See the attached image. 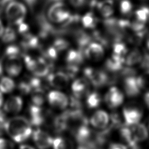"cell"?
<instances>
[{"label":"cell","mask_w":149,"mask_h":149,"mask_svg":"<svg viewBox=\"0 0 149 149\" xmlns=\"http://www.w3.org/2000/svg\"><path fill=\"white\" fill-rule=\"evenodd\" d=\"M4 29H5V27L3 26V24L2 21L0 19V38L1 37V36H2V35L3 33Z\"/></svg>","instance_id":"60d3db41"},{"label":"cell","mask_w":149,"mask_h":149,"mask_svg":"<svg viewBox=\"0 0 149 149\" xmlns=\"http://www.w3.org/2000/svg\"><path fill=\"white\" fill-rule=\"evenodd\" d=\"M129 126L130 127L133 139L137 143L145 141L148 137V130L144 124L139 122Z\"/></svg>","instance_id":"d6986e66"},{"label":"cell","mask_w":149,"mask_h":149,"mask_svg":"<svg viewBox=\"0 0 149 149\" xmlns=\"http://www.w3.org/2000/svg\"><path fill=\"white\" fill-rule=\"evenodd\" d=\"M143 112L141 107L136 102L126 104L122 109V116L125 125L132 126L140 122Z\"/></svg>","instance_id":"8992f818"},{"label":"cell","mask_w":149,"mask_h":149,"mask_svg":"<svg viewBox=\"0 0 149 149\" xmlns=\"http://www.w3.org/2000/svg\"><path fill=\"white\" fill-rule=\"evenodd\" d=\"M24 61L27 69L36 77H42L49 73L50 66L44 58L26 55Z\"/></svg>","instance_id":"5b68a950"},{"label":"cell","mask_w":149,"mask_h":149,"mask_svg":"<svg viewBox=\"0 0 149 149\" xmlns=\"http://www.w3.org/2000/svg\"><path fill=\"white\" fill-rule=\"evenodd\" d=\"M4 130L15 142L18 143L26 141L32 133L30 121L20 116L7 119L5 123Z\"/></svg>","instance_id":"6da1fadb"},{"label":"cell","mask_w":149,"mask_h":149,"mask_svg":"<svg viewBox=\"0 0 149 149\" xmlns=\"http://www.w3.org/2000/svg\"><path fill=\"white\" fill-rule=\"evenodd\" d=\"M23 68L22 59L19 56H8L4 64V69L8 74L11 77L19 76Z\"/></svg>","instance_id":"9a60e30c"},{"label":"cell","mask_w":149,"mask_h":149,"mask_svg":"<svg viewBox=\"0 0 149 149\" xmlns=\"http://www.w3.org/2000/svg\"><path fill=\"white\" fill-rule=\"evenodd\" d=\"M80 23L84 28L95 29L99 23V19L93 12H88L80 17Z\"/></svg>","instance_id":"603a6c76"},{"label":"cell","mask_w":149,"mask_h":149,"mask_svg":"<svg viewBox=\"0 0 149 149\" xmlns=\"http://www.w3.org/2000/svg\"><path fill=\"white\" fill-rule=\"evenodd\" d=\"M0 3H1V0H0Z\"/></svg>","instance_id":"f6af8a7d"},{"label":"cell","mask_w":149,"mask_h":149,"mask_svg":"<svg viewBox=\"0 0 149 149\" xmlns=\"http://www.w3.org/2000/svg\"><path fill=\"white\" fill-rule=\"evenodd\" d=\"M68 1L73 7L77 9H81L90 2L88 0H68Z\"/></svg>","instance_id":"e575fe53"},{"label":"cell","mask_w":149,"mask_h":149,"mask_svg":"<svg viewBox=\"0 0 149 149\" xmlns=\"http://www.w3.org/2000/svg\"><path fill=\"white\" fill-rule=\"evenodd\" d=\"M52 45L58 52H59L66 49L68 47L69 42L63 38H59L54 41Z\"/></svg>","instance_id":"1f68e13d"},{"label":"cell","mask_w":149,"mask_h":149,"mask_svg":"<svg viewBox=\"0 0 149 149\" xmlns=\"http://www.w3.org/2000/svg\"><path fill=\"white\" fill-rule=\"evenodd\" d=\"M112 52L111 57L125 65V57L128 52V48L123 41H118L112 45Z\"/></svg>","instance_id":"ffe728a7"},{"label":"cell","mask_w":149,"mask_h":149,"mask_svg":"<svg viewBox=\"0 0 149 149\" xmlns=\"http://www.w3.org/2000/svg\"><path fill=\"white\" fill-rule=\"evenodd\" d=\"M89 4L93 8H95L98 13L104 19L112 17L113 14L115 9L113 0H93Z\"/></svg>","instance_id":"8fae6325"},{"label":"cell","mask_w":149,"mask_h":149,"mask_svg":"<svg viewBox=\"0 0 149 149\" xmlns=\"http://www.w3.org/2000/svg\"><path fill=\"white\" fill-rule=\"evenodd\" d=\"M68 6L62 1L54 2L47 10V19L54 24L65 23L71 16Z\"/></svg>","instance_id":"3957f363"},{"label":"cell","mask_w":149,"mask_h":149,"mask_svg":"<svg viewBox=\"0 0 149 149\" xmlns=\"http://www.w3.org/2000/svg\"><path fill=\"white\" fill-rule=\"evenodd\" d=\"M143 55L142 52L139 48L135 47L128 51L125 59V65L129 67L140 65Z\"/></svg>","instance_id":"7402d4cb"},{"label":"cell","mask_w":149,"mask_h":149,"mask_svg":"<svg viewBox=\"0 0 149 149\" xmlns=\"http://www.w3.org/2000/svg\"><path fill=\"white\" fill-rule=\"evenodd\" d=\"M70 77L64 72H56L48 74L47 81L49 84L56 89L66 87L69 83Z\"/></svg>","instance_id":"2e32d148"},{"label":"cell","mask_w":149,"mask_h":149,"mask_svg":"<svg viewBox=\"0 0 149 149\" xmlns=\"http://www.w3.org/2000/svg\"><path fill=\"white\" fill-rule=\"evenodd\" d=\"M58 51L54 47L53 45L48 47L44 51V54L45 56L51 60H54L57 58Z\"/></svg>","instance_id":"d6a6232c"},{"label":"cell","mask_w":149,"mask_h":149,"mask_svg":"<svg viewBox=\"0 0 149 149\" xmlns=\"http://www.w3.org/2000/svg\"><path fill=\"white\" fill-rule=\"evenodd\" d=\"M30 122L31 125L39 126L45 121V114L41 106L31 104L29 108Z\"/></svg>","instance_id":"44dd1931"},{"label":"cell","mask_w":149,"mask_h":149,"mask_svg":"<svg viewBox=\"0 0 149 149\" xmlns=\"http://www.w3.org/2000/svg\"><path fill=\"white\" fill-rule=\"evenodd\" d=\"M146 46H147L148 51H149V33L147 36V40H146Z\"/></svg>","instance_id":"ee69618b"},{"label":"cell","mask_w":149,"mask_h":149,"mask_svg":"<svg viewBox=\"0 0 149 149\" xmlns=\"http://www.w3.org/2000/svg\"><path fill=\"white\" fill-rule=\"evenodd\" d=\"M33 140L38 149H48L52 146L53 138L47 132L38 129L33 133Z\"/></svg>","instance_id":"5bb4252c"},{"label":"cell","mask_w":149,"mask_h":149,"mask_svg":"<svg viewBox=\"0 0 149 149\" xmlns=\"http://www.w3.org/2000/svg\"><path fill=\"white\" fill-rule=\"evenodd\" d=\"M0 149H14V146L10 141L0 138Z\"/></svg>","instance_id":"d590c367"},{"label":"cell","mask_w":149,"mask_h":149,"mask_svg":"<svg viewBox=\"0 0 149 149\" xmlns=\"http://www.w3.org/2000/svg\"><path fill=\"white\" fill-rule=\"evenodd\" d=\"M3 104V97L2 95V93L0 91V108Z\"/></svg>","instance_id":"b9f144b4"},{"label":"cell","mask_w":149,"mask_h":149,"mask_svg":"<svg viewBox=\"0 0 149 149\" xmlns=\"http://www.w3.org/2000/svg\"><path fill=\"white\" fill-rule=\"evenodd\" d=\"M132 20L146 25L149 22V8L145 6L139 8L133 12Z\"/></svg>","instance_id":"cb8c5ba5"},{"label":"cell","mask_w":149,"mask_h":149,"mask_svg":"<svg viewBox=\"0 0 149 149\" xmlns=\"http://www.w3.org/2000/svg\"><path fill=\"white\" fill-rule=\"evenodd\" d=\"M104 100L109 108L115 109L123 104L124 94L117 87L112 86L106 93Z\"/></svg>","instance_id":"52a82bcc"},{"label":"cell","mask_w":149,"mask_h":149,"mask_svg":"<svg viewBox=\"0 0 149 149\" xmlns=\"http://www.w3.org/2000/svg\"><path fill=\"white\" fill-rule=\"evenodd\" d=\"M86 59L94 62L101 61L105 55L104 47L98 42L91 41L83 49Z\"/></svg>","instance_id":"ba28073f"},{"label":"cell","mask_w":149,"mask_h":149,"mask_svg":"<svg viewBox=\"0 0 149 149\" xmlns=\"http://www.w3.org/2000/svg\"><path fill=\"white\" fill-rule=\"evenodd\" d=\"M52 146L53 149H74L73 141L64 137H56L53 139Z\"/></svg>","instance_id":"d4e9b609"},{"label":"cell","mask_w":149,"mask_h":149,"mask_svg":"<svg viewBox=\"0 0 149 149\" xmlns=\"http://www.w3.org/2000/svg\"><path fill=\"white\" fill-rule=\"evenodd\" d=\"M16 84L12 79L9 77L0 78V91L2 93H10L15 88Z\"/></svg>","instance_id":"4316f807"},{"label":"cell","mask_w":149,"mask_h":149,"mask_svg":"<svg viewBox=\"0 0 149 149\" xmlns=\"http://www.w3.org/2000/svg\"><path fill=\"white\" fill-rule=\"evenodd\" d=\"M20 49L16 45H9L5 50V55L6 57L13 56H19Z\"/></svg>","instance_id":"836d02e7"},{"label":"cell","mask_w":149,"mask_h":149,"mask_svg":"<svg viewBox=\"0 0 149 149\" xmlns=\"http://www.w3.org/2000/svg\"><path fill=\"white\" fill-rule=\"evenodd\" d=\"M45 101L44 95L42 91H36L33 92L31 96L32 104L37 106H41Z\"/></svg>","instance_id":"4dcf8cb0"},{"label":"cell","mask_w":149,"mask_h":149,"mask_svg":"<svg viewBox=\"0 0 149 149\" xmlns=\"http://www.w3.org/2000/svg\"><path fill=\"white\" fill-rule=\"evenodd\" d=\"M86 98V102L87 107L90 109L98 108L102 102V96L97 91H90Z\"/></svg>","instance_id":"484cf974"},{"label":"cell","mask_w":149,"mask_h":149,"mask_svg":"<svg viewBox=\"0 0 149 149\" xmlns=\"http://www.w3.org/2000/svg\"><path fill=\"white\" fill-rule=\"evenodd\" d=\"M23 107V100L17 95L9 97L3 104L5 112L10 114H16L20 112Z\"/></svg>","instance_id":"e0dca14e"},{"label":"cell","mask_w":149,"mask_h":149,"mask_svg":"<svg viewBox=\"0 0 149 149\" xmlns=\"http://www.w3.org/2000/svg\"><path fill=\"white\" fill-rule=\"evenodd\" d=\"M122 84L124 92L129 97H137L141 92V89L137 80L136 75H130L123 77Z\"/></svg>","instance_id":"7c38bea8"},{"label":"cell","mask_w":149,"mask_h":149,"mask_svg":"<svg viewBox=\"0 0 149 149\" xmlns=\"http://www.w3.org/2000/svg\"><path fill=\"white\" fill-rule=\"evenodd\" d=\"M107 149H128V147L126 145L122 143H113L109 144Z\"/></svg>","instance_id":"8d00e7d4"},{"label":"cell","mask_w":149,"mask_h":149,"mask_svg":"<svg viewBox=\"0 0 149 149\" xmlns=\"http://www.w3.org/2000/svg\"><path fill=\"white\" fill-rule=\"evenodd\" d=\"M83 72L85 77L95 88H101L112 84L110 75L104 69L87 67Z\"/></svg>","instance_id":"277c9868"},{"label":"cell","mask_w":149,"mask_h":149,"mask_svg":"<svg viewBox=\"0 0 149 149\" xmlns=\"http://www.w3.org/2000/svg\"><path fill=\"white\" fill-rule=\"evenodd\" d=\"M3 66L2 62L0 61V77L3 73Z\"/></svg>","instance_id":"7bdbcfd3"},{"label":"cell","mask_w":149,"mask_h":149,"mask_svg":"<svg viewBox=\"0 0 149 149\" xmlns=\"http://www.w3.org/2000/svg\"><path fill=\"white\" fill-rule=\"evenodd\" d=\"M6 121L5 115L4 112L0 109V135L2 133L3 130H4V126Z\"/></svg>","instance_id":"74e56055"},{"label":"cell","mask_w":149,"mask_h":149,"mask_svg":"<svg viewBox=\"0 0 149 149\" xmlns=\"http://www.w3.org/2000/svg\"><path fill=\"white\" fill-rule=\"evenodd\" d=\"M137 80L141 90L149 91V70H144L143 73L137 76Z\"/></svg>","instance_id":"83f0119b"},{"label":"cell","mask_w":149,"mask_h":149,"mask_svg":"<svg viewBox=\"0 0 149 149\" xmlns=\"http://www.w3.org/2000/svg\"><path fill=\"white\" fill-rule=\"evenodd\" d=\"M120 12L124 16H128L132 13L133 5L130 0H120L119 4Z\"/></svg>","instance_id":"f1b7e54d"},{"label":"cell","mask_w":149,"mask_h":149,"mask_svg":"<svg viewBox=\"0 0 149 149\" xmlns=\"http://www.w3.org/2000/svg\"><path fill=\"white\" fill-rule=\"evenodd\" d=\"M16 32L12 27L5 28L3 33L1 36L2 40L6 43L11 42L16 38Z\"/></svg>","instance_id":"f546056e"},{"label":"cell","mask_w":149,"mask_h":149,"mask_svg":"<svg viewBox=\"0 0 149 149\" xmlns=\"http://www.w3.org/2000/svg\"><path fill=\"white\" fill-rule=\"evenodd\" d=\"M19 149H35L34 148H33V147L29 146V145H27V144H23L21 145L19 147Z\"/></svg>","instance_id":"ab89813d"},{"label":"cell","mask_w":149,"mask_h":149,"mask_svg":"<svg viewBox=\"0 0 149 149\" xmlns=\"http://www.w3.org/2000/svg\"><path fill=\"white\" fill-rule=\"evenodd\" d=\"M27 14V8L21 2L13 0L7 3L5 9L6 19L12 25L17 26L24 22Z\"/></svg>","instance_id":"7a4b0ae2"},{"label":"cell","mask_w":149,"mask_h":149,"mask_svg":"<svg viewBox=\"0 0 149 149\" xmlns=\"http://www.w3.org/2000/svg\"><path fill=\"white\" fill-rule=\"evenodd\" d=\"M90 85L86 77H80L74 80L71 86L73 97L79 100L85 98L90 91Z\"/></svg>","instance_id":"9c48e42d"},{"label":"cell","mask_w":149,"mask_h":149,"mask_svg":"<svg viewBox=\"0 0 149 149\" xmlns=\"http://www.w3.org/2000/svg\"><path fill=\"white\" fill-rule=\"evenodd\" d=\"M85 56L82 49H70L66 56L68 66L79 68L84 60Z\"/></svg>","instance_id":"ac0fdd59"},{"label":"cell","mask_w":149,"mask_h":149,"mask_svg":"<svg viewBox=\"0 0 149 149\" xmlns=\"http://www.w3.org/2000/svg\"><path fill=\"white\" fill-rule=\"evenodd\" d=\"M47 100L50 105L58 109H65L69 103L67 95L58 90L50 91L48 94Z\"/></svg>","instance_id":"4fadbf2b"},{"label":"cell","mask_w":149,"mask_h":149,"mask_svg":"<svg viewBox=\"0 0 149 149\" xmlns=\"http://www.w3.org/2000/svg\"><path fill=\"white\" fill-rule=\"evenodd\" d=\"M89 122L94 128L102 130L110 125V115L106 111L99 109L91 115Z\"/></svg>","instance_id":"30bf717a"},{"label":"cell","mask_w":149,"mask_h":149,"mask_svg":"<svg viewBox=\"0 0 149 149\" xmlns=\"http://www.w3.org/2000/svg\"><path fill=\"white\" fill-rule=\"evenodd\" d=\"M144 102L146 105L149 108V91H147L143 97Z\"/></svg>","instance_id":"f35d334b"}]
</instances>
